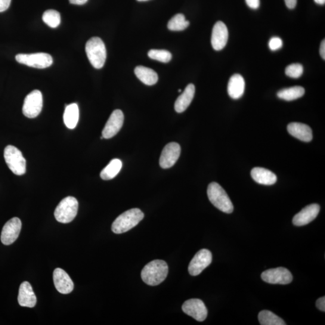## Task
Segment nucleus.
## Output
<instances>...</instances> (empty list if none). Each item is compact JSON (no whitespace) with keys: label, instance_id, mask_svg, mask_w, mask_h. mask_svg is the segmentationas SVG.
Wrapping results in <instances>:
<instances>
[{"label":"nucleus","instance_id":"nucleus-1","mask_svg":"<svg viewBox=\"0 0 325 325\" xmlns=\"http://www.w3.org/2000/svg\"><path fill=\"white\" fill-rule=\"evenodd\" d=\"M168 266L161 259H155L142 269L141 277L145 283L156 286L163 283L168 274Z\"/></svg>","mask_w":325,"mask_h":325},{"label":"nucleus","instance_id":"nucleus-2","mask_svg":"<svg viewBox=\"0 0 325 325\" xmlns=\"http://www.w3.org/2000/svg\"><path fill=\"white\" fill-rule=\"evenodd\" d=\"M144 218V213L140 209L128 210L114 220L111 230L115 234L126 233L135 227Z\"/></svg>","mask_w":325,"mask_h":325},{"label":"nucleus","instance_id":"nucleus-3","mask_svg":"<svg viewBox=\"0 0 325 325\" xmlns=\"http://www.w3.org/2000/svg\"><path fill=\"white\" fill-rule=\"evenodd\" d=\"M86 52L88 59L96 69H101L106 62L107 52L106 46L98 37L90 39L86 43Z\"/></svg>","mask_w":325,"mask_h":325},{"label":"nucleus","instance_id":"nucleus-4","mask_svg":"<svg viewBox=\"0 0 325 325\" xmlns=\"http://www.w3.org/2000/svg\"><path fill=\"white\" fill-rule=\"evenodd\" d=\"M207 195L213 205L222 212L231 213L233 212L234 207L230 198L224 188L217 182H213L209 185Z\"/></svg>","mask_w":325,"mask_h":325},{"label":"nucleus","instance_id":"nucleus-5","mask_svg":"<svg viewBox=\"0 0 325 325\" xmlns=\"http://www.w3.org/2000/svg\"><path fill=\"white\" fill-rule=\"evenodd\" d=\"M79 203L76 198L68 197L61 200L54 212L55 218L58 222L68 224L72 222L77 214Z\"/></svg>","mask_w":325,"mask_h":325},{"label":"nucleus","instance_id":"nucleus-6","mask_svg":"<svg viewBox=\"0 0 325 325\" xmlns=\"http://www.w3.org/2000/svg\"><path fill=\"white\" fill-rule=\"evenodd\" d=\"M6 164L15 175H24L26 172V160L21 152L12 145L6 147L4 151Z\"/></svg>","mask_w":325,"mask_h":325},{"label":"nucleus","instance_id":"nucleus-7","mask_svg":"<svg viewBox=\"0 0 325 325\" xmlns=\"http://www.w3.org/2000/svg\"><path fill=\"white\" fill-rule=\"evenodd\" d=\"M18 63L30 67L44 69L51 66L53 60L51 55L45 52L33 54H19L15 57Z\"/></svg>","mask_w":325,"mask_h":325},{"label":"nucleus","instance_id":"nucleus-8","mask_svg":"<svg viewBox=\"0 0 325 325\" xmlns=\"http://www.w3.org/2000/svg\"><path fill=\"white\" fill-rule=\"evenodd\" d=\"M43 106V98L41 91L34 90L25 98L23 112L29 118H35L41 112Z\"/></svg>","mask_w":325,"mask_h":325},{"label":"nucleus","instance_id":"nucleus-9","mask_svg":"<svg viewBox=\"0 0 325 325\" xmlns=\"http://www.w3.org/2000/svg\"><path fill=\"white\" fill-rule=\"evenodd\" d=\"M212 262V253L209 250L203 249L198 251L191 260L188 272L192 276H197Z\"/></svg>","mask_w":325,"mask_h":325},{"label":"nucleus","instance_id":"nucleus-10","mask_svg":"<svg viewBox=\"0 0 325 325\" xmlns=\"http://www.w3.org/2000/svg\"><path fill=\"white\" fill-rule=\"evenodd\" d=\"M262 278L266 283L273 284H288L293 280L292 274L284 268L269 269L263 272Z\"/></svg>","mask_w":325,"mask_h":325},{"label":"nucleus","instance_id":"nucleus-11","mask_svg":"<svg viewBox=\"0 0 325 325\" xmlns=\"http://www.w3.org/2000/svg\"><path fill=\"white\" fill-rule=\"evenodd\" d=\"M184 313L192 317L198 321H203L208 315V311L203 301L199 299H190L182 306Z\"/></svg>","mask_w":325,"mask_h":325},{"label":"nucleus","instance_id":"nucleus-12","mask_svg":"<svg viewBox=\"0 0 325 325\" xmlns=\"http://www.w3.org/2000/svg\"><path fill=\"white\" fill-rule=\"evenodd\" d=\"M181 154V147L175 142L166 145L160 158V166L163 169L171 168L177 162Z\"/></svg>","mask_w":325,"mask_h":325},{"label":"nucleus","instance_id":"nucleus-13","mask_svg":"<svg viewBox=\"0 0 325 325\" xmlns=\"http://www.w3.org/2000/svg\"><path fill=\"white\" fill-rule=\"evenodd\" d=\"M22 227L21 220L14 218L6 222L3 227L2 235V242L5 245H10L15 242L19 236Z\"/></svg>","mask_w":325,"mask_h":325},{"label":"nucleus","instance_id":"nucleus-14","mask_svg":"<svg viewBox=\"0 0 325 325\" xmlns=\"http://www.w3.org/2000/svg\"><path fill=\"white\" fill-rule=\"evenodd\" d=\"M123 120L124 116L121 110L113 111L102 132V136L107 139L113 138L121 129Z\"/></svg>","mask_w":325,"mask_h":325},{"label":"nucleus","instance_id":"nucleus-15","mask_svg":"<svg viewBox=\"0 0 325 325\" xmlns=\"http://www.w3.org/2000/svg\"><path fill=\"white\" fill-rule=\"evenodd\" d=\"M228 39L227 27L222 21H218L212 30L211 42L216 51L221 50L227 45Z\"/></svg>","mask_w":325,"mask_h":325},{"label":"nucleus","instance_id":"nucleus-16","mask_svg":"<svg viewBox=\"0 0 325 325\" xmlns=\"http://www.w3.org/2000/svg\"><path fill=\"white\" fill-rule=\"evenodd\" d=\"M320 212V206L317 204H312L303 208L293 219V224L298 227L306 225L315 218Z\"/></svg>","mask_w":325,"mask_h":325},{"label":"nucleus","instance_id":"nucleus-17","mask_svg":"<svg viewBox=\"0 0 325 325\" xmlns=\"http://www.w3.org/2000/svg\"><path fill=\"white\" fill-rule=\"evenodd\" d=\"M55 287L61 294H69L74 289V283L69 275L63 269H55L53 273Z\"/></svg>","mask_w":325,"mask_h":325},{"label":"nucleus","instance_id":"nucleus-18","mask_svg":"<svg viewBox=\"0 0 325 325\" xmlns=\"http://www.w3.org/2000/svg\"><path fill=\"white\" fill-rule=\"evenodd\" d=\"M18 300L19 304L25 307L33 308L36 305V296L29 282L25 281L21 284Z\"/></svg>","mask_w":325,"mask_h":325},{"label":"nucleus","instance_id":"nucleus-19","mask_svg":"<svg viewBox=\"0 0 325 325\" xmlns=\"http://www.w3.org/2000/svg\"><path fill=\"white\" fill-rule=\"evenodd\" d=\"M287 131L290 135L303 142H309L312 139V129L305 123H290L287 126Z\"/></svg>","mask_w":325,"mask_h":325},{"label":"nucleus","instance_id":"nucleus-20","mask_svg":"<svg viewBox=\"0 0 325 325\" xmlns=\"http://www.w3.org/2000/svg\"><path fill=\"white\" fill-rule=\"evenodd\" d=\"M244 89L245 82L242 76L236 74L231 77L228 85V93L231 98L237 100L242 97Z\"/></svg>","mask_w":325,"mask_h":325},{"label":"nucleus","instance_id":"nucleus-21","mask_svg":"<svg viewBox=\"0 0 325 325\" xmlns=\"http://www.w3.org/2000/svg\"><path fill=\"white\" fill-rule=\"evenodd\" d=\"M195 87L189 84L185 88L182 94L176 99L175 103V110L177 113L183 112L190 106L194 98Z\"/></svg>","mask_w":325,"mask_h":325},{"label":"nucleus","instance_id":"nucleus-22","mask_svg":"<svg viewBox=\"0 0 325 325\" xmlns=\"http://www.w3.org/2000/svg\"><path fill=\"white\" fill-rule=\"evenodd\" d=\"M252 178L255 182L263 185H273L277 181V175L268 169L254 168L251 171Z\"/></svg>","mask_w":325,"mask_h":325},{"label":"nucleus","instance_id":"nucleus-23","mask_svg":"<svg viewBox=\"0 0 325 325\" xmlns=\"http://www.w3.org/2000/svg\"><path fill=\"white\" fill-rule=\"evenodd\" d=\"M135 73L138 78L146 85H154L159 79L156 72L149 68L138 66L135 68Z\"/></svg>","mask_w":325,"mask_h":325},{"label":"nucleus","instance_id":"nucleus-24","mask_svg":"<svg viewBox=\"0 0 325 325\" xmlns=\"http://www.w3.org/2000/svg\"><path fill=\"white\" fill-rule=\"evenodd\" d=\"M79 119V108L76 103L68 105L65 108L63 120L65 125L68 128L74 129L76 127Z\"/></svg>","mask_w":325,"mask_h":325},{"label":"nucleus","instance_id":"nucleus-25","mask_svg":"<svg viewBox=\"0 0 325 325\" xmlns=\"http://www.w3.org/2000/svg\"><path fill=\"white\" fill-rule=\"evenodd\" d=\"M122 163L119 159H115L111 161L108 165L101 172V178L104 180H110L118 174L121 169Z\"/></svg>","mask_w":325,"mask_h":325},{"label":"nucleus","instance_id":"nucleus-26","mask_svg":"<svg viewBox=\"0 0 325 325\" xmlns=\"http://www.w3.org/2000/svg\"><path fill=\"white\" fill-rule=\"evenodd\" d=\"M305 94V89L301 86H294L283 89L278 92V98L286 101H293L302 97Z\"/></svg>","mask_w":325,"mask_h":325},{"label":"nucleus","instance_id":"nucleus-27","mask_svg":"<svg viewBox=\"0 0 325 325\" xmlns=\"http://www.w3.org/2000/svg\"><path fill=\"white\" fill-rule=\"evenodd\" d=\"M258 320L262 325H286V323L273 312L268 310H263L259 312Z\"/></svg>","mask_w":325,"mask_h":325},{"label":"nucleus","instance_id":"nucleus-28","mask_svg":"<svg viewBox=\"0 0 325 325\" xmlns=\"http://www.w3.org/2000/svg\"><path fill=\"white\" fill-rule=\"evenodd\" d=\"M189 21L185 20L183 14H176L169 20L168 24L169 30L171 31H182L189 26Z\"/></svg>","mask_w":325,"mask_h":325},{"label":"nucleus","instance_id":"nucleus-29","mask_svg":"<svg viewBox=\"0 0 325 325\" xmlns=\"http://www.w3.org/2000/svg\"><path fill=\"white\" fill-rule=\"evenodd\" d=\"M42 20L49 27L56 28L60 24V15L57 11L48 10L43 14Z\"/></svg>","mask_w":325,"mask_h":325},{"label":"nucleus","instance_id":"nucleus-30","mask_svg":"<svg viewBox=\"0 0 325 325\" xmlns=\"http://www.w3.org/2000/svg\"><path fill=\"white\" fill-rule=\"evenodd\" d=\"M148 56L151 59L161 61L163 63H168L172 59V54L165 49H151L148 52Z\"/></svg>","mask_w":325,"mask_h":325},{"label":"nucleus","instance_id":"nucleus-31","mask_svg":"<svg viewBox=\"0 0 325 325\" xmlns=\"http://www.w3.org/2000/svg\"><path fill=\"white\" fill-rule=\"evenodd\" d=\"M303 68L301 64L293 63L289 65L286 69V74L293 79H298L302 75Z\"/></svg>","mask_w":325,"mask_h":325},{"label":"nucleus","instance_id":"nucleus-32","mask_svg":"<svg viewBox=\"0 0 325 325\" xmlns=\"http://www.w3.org/2000/svg\"><path fill=\"white\" fill-rule=\"evenodd\" d=\"M283 45V41L279 37H273L269 43V48L272 51H277L282 48Z\"/></svg>","mask_w":325,"mask_h":325},{"label":"nucleus","instance_id":"nucleus-33","mask_svg":"<svg viewBox=\"0 0 325 325\" xmlns=\"http://www.w3.org/2000/svg\"><path fill=\"white\" fill-rule=\"evenodd\" d=\"M11 0H0V12H5L10 6Z\"/></svg>","mask_w":325,"mask_h":325},{"label":"nucleus","instance_id":"nucleus-34","mask_svg":"<svg viewBox=\"0 0 325 325\" xmlns=\"http://www.w3.org/2000/svg\"><path fill=\"white\" fill-rule=\"evenodd\" d=\"M246 3L250 8L257 9L259 7V0H245Z\"/></svg>","mask_w":325,"mask_h":325},{"label":"nucleus","instance_id":"nucleus-35","mask_svg":"<svg viewBox=\"0 0 325 325\" xmlns=\"http://www.w3.org/2000/svg\"><path fill=\"white\" fill-rule=\"evenodd\" d=\"M316 306L321 311H325V297L318 299L316 301Z\"/></svg>","mask_w":325,"mask_h":325},{"label":"nucleus","instance_id":"nucleus-36","mask_svg":"<svg viewBox=\"0 0 325 325\" xmlns=\"http://www.w3.org/2000/svg\"><path fill=\"white\" fill-rule=\"evenodd\" d=\"M287 7L290 9H293L296 7L298 0H284Z\"/></svg>","mask_w":325,"mask_h":325},{"label":"nucleus","instance_id":"nucleus-37","mask_svg":"<svg viewBox=\"0 0 325 325\" xmlns=\"http://www.w3.org/2000/svg\"><path fill=\"white\" fill-rule=\"evenodd\" d=\"M320 54L321 58L323 60L325 59V42L324 39L323 40L322 42L321 43L320 48Z\"/></svg>","mask_w":325,"mask_h":325},{"label":"nucleus","instance_id":"nucleus-38","mask_svg":"<svg viewBox=\"0 0 325 325\" xmlns=\"http://www.w3.org/2000/svg\"><path fill=\"white\" fill-rule=\"evenodd\" d=\"M71 4L76 5H85L88 0H69Z\"/></svg>","mask_w":325,"mask_h":325},{"label":"nucleus","instance_id":"nucleus-39","mask_svg":"<svg viewBox=\"0 0 325 325\" xmlns=\"http://www.w3.org/2000/svg\"><path fill=\"white\" fill-rule=\"evenodd\" d=\"M314 2L319 5H324L325 3V0H314Z\"/></svg>","mask_w":325,"mask_h":325},{"label":"nucleus","instance_id":"nucleus-40","mask_svg":"<svg viewBox=\"0 0 325 325\" xmlns=\"http://www.w3.org/2000/svg\"><path fill=\"white\" fill-rule=\"evenodd\" d=\"M139 2H145V1H148V0H138Z\"/></svg>","mask_w":325,"mask_h":325},{"label":"nucleus","instance_id":"nucleus-41","mask_svg":"<svg viewBox=\"0 0 325 325\" xmlns=\"http://www.w3.org/2000/svg\"><path fill=\"white\" fill-rule=\"evenodd\" d=\"M178 92H181V89H179V90H178Z\"/></svg>","mask_w":325,"mask_h":325}]
</instances>
